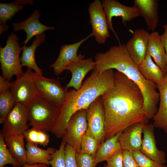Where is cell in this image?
<instances>
[{
  "instance_id": "6da1fadb",
  "label": "cell",
  "mask_w": 167,
  "mask_h": 167,
  "mask_svg": "<svg viewBox=\"0 0 167 167\" xmlns=\"http://www.w3.org/2000/svg\"><path fill=\"white\" fill-rule=\"evenodd\" d=\"M100 97L105 112V141L133 124L148 123L140 89L122 73L114 72L113 86Z\"/></svg>"
},
{
  "instance_id": "7a4b0ae2",
  "label": "cell",
  "mask_w": 167,
  "mask_h": 167,
  "mask_svg": "<svg viewBox=\"0 0 167 167\" xmlns=\"http://www.w3.org/2000/svg\"><path fill=\"white\" fill-rule=\"evenodd\" d=\"M94 60L96 71L102 72L115 69L138 86L143 97L147 118L149 120L152 119L157 112V105L160 100L157 85L147 79L141 74L138 66L128 52L125 44L112 46L105 52L96 53Z\"/></svg>"
},
{
  "instance_id": "3957f363",
  "label": "cell",
  "mask_w": 167,
  "mask_h": 167,
  "mask_svg": "<svg viewBox=\"0 0 167 167\" xmlns=\"http://www.w3.org/2000/svg\"><path fill=\"white\" fill-rule=\"evenodd\" d=\"M114 80L113 69L102 72L94 69L79 89L68 91L52 133L58 138H62L71 116L79 110L87 109L96 99L113 86Z\"/></svg>"
},
{
  "instance_id": "277c9868",
  "label": "cell",
  "mask_w": 167,
  "mask_h": 167,
  "mask_svg": "<svg viewBox=\"0 0 167 167\" xmlns=\"http://www.w3.org/2000/svg\"><path fill=\"white\" fill-rule=\"evenodd\" d=\"M25 106L29 124L32 127L45 132L52 131L61 109L52 105L39 96Z\"/></svg>"
},
{
  "instance_id": "5b68a950",
  "label": "cell",
  "mask_w": 167,
  "mask_h": 167,
  "mask_svg": "<svg viewBox=\"0 0 167 167\" xmlns=\"http://www.w3.org/2000/svg\"><path fill=\"white\" fill-rule=\"evenodd\" d=\"M19 39L12 32L8 37L5 46L0 47V62L2 76L10 81L13 76L16 77L23 74L19 55L22 47L18 42Z\"/></svg>"
},
{
  "instance_id": "8992f818",
  "label": "cell",
  "mask_w": 167,
  "mask_h": 167,
  "mask_svg": "<svg viewBox=\"0 0 167 167\" xmlns=\"http://www.w3.org/2000/svg\"><path fill=\"white\" fill-rule=\"evenodd\" d=\"M32 77L39 97L52 105L61 109L66 99L68 91L60 81L48 78L35 72Z\"/></svg>"
},
{
  "instance_id": "52a82bcc",
  "label": "cell",
  "mask_w": 167,
  "mask_h": 167,
  "mask_svg": "<svg viewBox=\"0 0 167 167\" xmlns=\"http://www.w3.org/2000/svg\"><path fill=\"white\" fill-rule=\"evenodd\" d=\"M88 127L86 134L98 142L99 146L105 139V115L104 105L100 97L87 109Z\"/></svg>"
},
{
  "instance_id": "ba28073f",
  "label": "cell",
  "mask_w": 167,
  "mask_h": 167,
  "mask_svg": "<svg viewBox=\"0 0 167 167\" xmlns=\"http://www.w3.org/2000/svg\"><path fill=\"white\" fill-rule=\"evenodd\" d=\"M32 69L28 68L25 72L16 77L11 83L10 91L15 103L25 105L39 96L32 77Z\"/></svg>"
},
{
  "instance_id": "9c48e42d",
  "label": "cell",
  "mask_w": 167,
  "mask_h": 167,
  "mask_svg": "<svg viewBox=\"0 0 167 167\" xmlns=\"http://www.w3.org/2000/svg\"><path fill=\"white\" fill-rule=\"evenodd\" d=\"M87 113L86 109H82L71 116L62 138L75 149L77 153L80 152L81 142L88 127Z\"/></svg>"
},
{
  "instance_id": "30bf717a",
  "label": "cell",
  "mask_w": 167,
  "mask_h": 167,
  "mask_svg": "<svg viewBox=\"0 0 167 167\" xmlns=\"http://www.w3.org/2000/svg\"><path fill=\"white\" fill-rule=\"evenodd\" d=\"M28 121L26 106L16 103L5 118L0 132L4 137L23 134L28 129Z\"/></svg>"
},
{
  "instance_id": "8fae6325",
  "label": "cell",
  "mask_w": 167,
  "mask_h": 167,
  "mask_svg": "<svg viewBox=\"0 0 167 167\" xmlns=\"http://www.w3.org/2000/svg\"><path fill=\"white\" fill-rule=\"evenodd\" d=\"M88 10L92 36L98 44H103L110 35L102 1L95 0L90 4Z\"/></svg>"
},
{
  "instance_id": "7c38bea8",
  "label": "cell",
  "mask_w": 167,
  "mask_h": 167,
  "mask_svg": "<svg viewBox=\"0 0 167 167\" xmlns=\"http://www.w3.org/2000/svg\"><path fill=\"white\" fill-rule=\"evenodd\" d=\"M102 2L109 29L111 30L117 38L112 24L113 17H121L123 24L126 26L127 22L140 16L138 11L134 6H126L115 0H103Z\"/></svg>"
},
{
  "instance_id": "4fadbf2b",
  "label": "cell",
  "mask_w": 167,
  "mask_h": 167,
  "mask_svg": "<svg viewBox=\"0 0 167 167\" xmlns=\"http://www.w3.org/2000/svg\"><path fill=\"white\" fill-rule=\"evenodd\" d=\"M96 66V62L92 58L85 59L84 55L79 54L78 58L66 68V70L71 72V77L65 88L67 90L70 87H73L75 90L79 89L82 86V81L86 75L90 71L94 70Z\"/></svg>"
},
{
  "instance_id": "5bb4252c",
  "label": "cell",
  "mask_w": 167,
  "mask_h": 167,
  "mask_svg": "<svg viewBox=\"0 0 167 167\" xmlns=\"http://www.w3.org/2000/svg\"><path fill=\"white\" fill-rule=\"evenodd\" d=\"M150 34L143 28L136 29L132 37L125 44L129 54L138 66L142 62L146 56Z\"/></svg>"
},
{
  "instance_id": "9a60e30c",
  "label": "cell",
  "mask_w": 167,
  "mask_h": 167,
  "mask_svg": "<svg viewBox=\"0 0 167 167\" xmlns=\"http://www.w3.org/2000/svg\"><path fill=\"white\" fill-rule=\"evenodd\" d=\"M154 127L152 124L144 125L140 151L151 159L165 164L166 162L165 153L164 151L158 149L157 147Z\"/></svg>"
},
{
  "instance_id": "2e32d148",
  "label": "cell",
  "mask_w": 167,
  "mask_h": 167,
  "mask_svg": "<svg viewBox=\"0 0 167 167\" xmlns=\"http://www.w3.org/2000/svg\"><path fill=\"white\" fill-rule=\"evenodd\" d=\"M92 36V33L75 43L61 46L58 56L56 60L49 66L53 68L55 74L58 76L66 70V66L78 57V50L81 45L89 38Z\"/></svg>"
},
{
  "instance_id": "e0dca14e",
  "label": "cell",
  "mask_w": 167,
  "mask_h": 167,
  "mask_svg": "<svg viewBox=\"0 0 167 167\" xmlns=\"http://www.w3.org/2000/svg\"><path fill=\"white\" fill-rule=\"evenodd\" d=\"M40 15L39 11L35 10L32 15L26 20L20 23H14L13 26L15 32L24 30L27 35L25 40L23 42L24 45L33 37L41 34L46 30H53L54 27H49L42 24L39 20Z\"/></svg>"
},
{
  "instance_id": "ac0fdd59",
  "label": "cell",
  "mask_w": 167,
  "mask_h": 167,
  "mask_svg": "<svg viewBox=\"0 0 167 167\" xmlns=\"http://www.w3.org/2000/svg\"><path fill=\"white\" fill-rule=\"evenodd\" d=\"M145 124L141 123H135L122 132L119 140L122 150L132 152L140 151L142 142V135Z\"/></svg>"
},
{
  "instance_id": "d6986e66",
  "label": "cell",
  "mask_w": 167,
  "mask_h": 167,
  "mask_svg": "<svg viewBox=\"0 0 167 167\" xmlns=\"http://www.w3.org/2000/svg\"><path fill=\"white\" fill-rule=\"evenodd\" d=\"M144 19L148 30L155 32L159 22L157 0H134V6Z\"/></svg>"
},
{
  "instance_id": "ffe728a7",
  "label": "cell",
  "mask_w": 167,
  "mask_h": 167,
  "mask_svg": "<svg viewBox=\"0 0 167 167\" xmlns=\"http://www.w3.org/2000/svg\"><path fill=\"white\" fill-rule=\"evenodd\" d=\"M147 53L153 59L164 74L167 73L165 50L161 39V35L156 32L150 33Z\"/></svg>"
},
{
  "instance_id": "44dd1931",
  "label": "cell",
  "mask_w": 167,
  "mask_h": 167,
  "mask_svg": "<svg viewBox=\"0 0 167 167\" xmlns=\"http://www.w3.org/2000/svg\"><path fill=\"white\" fill-rule=\"evenodd\" d=\"M160 94L159 105L152 119L154 127L162 129L167 133V73L163 81L157 85Z\"/></svg>"
},
{
  "instance_id": "7402d4cb",
  "label": "cell",
  "mask_w": 167,
  "mask_h": 167,
  "mask_svg": "<svg viewBox=\"0 0 167 167\" xmlns=\"http://www.w3.org/2000/svg\"><path fill=\"white\" fill-rule=\"evenodd\" d=\"M44 33L36 36L32 45L29 46L22 47V53L20 58L22 67L26 66L33 70L37 74L42 75V70L37 66L35 58V53L37 47L45 41Z\"/></svg>"
},
{
  "instance_id": "603a6c76",
  "label": "cell",
  "mask_w": 167,
  "mask_h": 167,
  "mask_svg": "<svg viewBox=\"0 0 167 167\" xmlns=\"http://www.w3.org/2000/svg\"><path fill=\"white\" fill-rule=\"evenodd\" d=\"M123 131L104 141L99 147L94 157L96 164L107 161L117 152L123 151L119 142Z\"/></svg>"
},
{
  "instance_id": "cb8c5ba5",
  "label": "cell",
  "mask_w": 167,
  "mask_h": 167,
  "mask_svg": "<svg viewBox=\"0 0 167 167\" xmlns=\"http://www.w3.org/2000/svg\"><path fill=\"white\" fill-rule=\"evenodd\" d=\"M23 134L5 137L7 148L13 157L20 165L27 163V152Z\"/></svg>"
},
{
  "instance_id": "d4e9b609",
  "label": "cell",
  "mask_w": 167,
  "mask_h": 167,
  "mask_svg": "<svg viewBox=\"0 0 167 167\" xmlns=\"http://www.w3.org/2000/svg\"><path fill=\"white\" fill-rule=\"evenodd\" d=\"M138 67L141 74L147 79L156 85L161 83L165 78V75L147 53L142 62L138 65Z\"/></svg>"
},
{
  "instance_id": "484cf974",
  "label": "cell",
  "mask_w": 167,
  "mask_h": 167,
  "mask_svg": "<svg viewBox=\"0 0 167 167\" xmlns=\"http://www.w3.org/2000/svg\"><path fill=\"white\" fill-rule=\"evenodd\" d=\"M27 163L30 164H42L49 165V161L52 158L56 149L50 147L45 149L27 142L26 146Z\"/></svg>"
},
{
  "instance_id": "4316f807",
  "label": "cell",
  "mask_w": 167,
  "mask_h": 167,
  "mask_svg": "<svg viewBox=\"0 0 167 167\" xmlns=\"http://www.w3.org/2000/svg\"><path fill=\"white\" fill-rule=\"evenodd\" d=\"M32 1H16L9 3H0V34L6 32L9 28L6 22L19 11L22 9L24 5L33 4Z\"/></svg>"
},
{
  "instance_id": "83f0119b",
  "label": "cell",
  "mask_w": 167,
  "mask_h": 167,
  "mask_svg": "<svg viewBox=\"0 0 167 167\" xmlns=\"http://www.w3.org/2000/svg\"><path fill=\"white\" fill-rule=\"evenodd\" d=\"M23 134L27 142L36 146L40 144L45 147L49 141V135L45 132L36 128L27 129Z\"/></svg>"
},
{
  "instance_id": "f1b7e54d",
  "label": "cell",
  "mask_w": 167,
  "mask_h": 167,
  "mask_svg": "<svg viewBox=\"0 0 167 167\" xmlns=\"http://www.w3.org/2000/svg\"><path fill=\"white\" fill-rule=\"evenodd\" d=\"M15 104L10 89L0 92V123H3L6 117Z\"/></svg>"
},
{
  "instance_id": "f546056e",
  "label": "cell",
  "mask_w": 167,
  "mask_h": 167,
  "mask_svg": "<svg viewBox=\"0 0 167 167\" xmlns=\"http://www.w3.org/2000/svg\"><path fill=\"white\" fill-rule=\"evenodd\" d=\"M7 164L11 165L14 167H19L20 165L9 151L5 142V137L0 132V167H4Z\"/></svg>"
},
{
  "instance_id": "4dcf8cb0",
  "label": "cell",
  "mask_w": 167,
  "mask_h": 167,
  "mask_svg": "<svg viewBox=\"0 0 167 167\" xmlns=\"http://www.w3.org/2000/svg\"><path fill=\"white\" fill-rule=\"evenodd\" d=\"M99 146V143L95 139L85 134L81 142L80 152L94 157Z\"/></svg>"
},
{
  "instance_id": "1f68e13d",
  "label": "cell",
  "mask_w": 167,
  "mask_h": 167,
  "mask_svg": "<svg viewBox=\"0 0 167 167\" xmlns=\"http://www.w3.org/2000/svg\"><path fill=\"white\" fill-rule=\"evenodd\" d=\"M66 143L63 139L59 149L56 150L51 159L49 161V164L51 167H66L65 149Z\"/></svg>"
},
{
  "instance_id": "d6a6232c",
  "label": "cell",
  "mask_w": 167,
  "mask_h": 167,
  "mask_svg": "<svg viewBox=\"0 0 167 167\" xmlns=\"http://www.w3.org/2000/svg\"><path fill=\"white\" fill-rule=\"evenodd\" d=\"M132 153L139 167H167L164 164L151 159L140 151H134Z\"/></svg>"
},
{
  "instance_id": "836d02e7",
  "label": "cell",
  "mask_w": 167,
  "mask_h": 167,
  "mask_svg": "<svg viewBox=\"0 0 167 167\" xmlns=\"http://www.w3.org/2000/svg\"><path fill=\"white\" fill-rule=\"evenodd\" d=\"M76 161L77 167H96L97 165L93 157L80 152L76 153Z\"/></svg>"
},
{
  "instance_id": "e575fe53",
  "label": "cell",
  "mask_w": 167,
  "mask_h": 167,
  "mask_svg": "<svg viewBox=\"0 0 167 167\" xmlns=\"http://www.w3.org/2000/svg\"><path fill=\"white\" fill-rule=\"evenodd\" d=\"M76 153L75 149L70 145L66 143L65 149L66 167H77Z\"/></svg>"
},
{
  "instance_id": "d590c367",
  "label": "cell",
  "mask_w": 167,
  "mask_h": 167,
  "mask_svg": "<svg viewBox=\"0 0 167 167\" xmlns=\"http://www.w3.org/2000/svg\"><path fill=\"white\" fill-rule=\"evenodd\" d=\"M106 161L107 167H123L122 151L116 153Z\"/></svg>"
},
{
  "instance_id": "8d00e7d4",
  "label": "cell",
  "mask_w": 167,
  "mask_h": 167,
  "mask_svg": "<svg viewBox=\"0 0 167 167\" xmlns=\"http://www.w3.org/2000/svg\"><path fill=\"white\" fill-rule=\"evenodd\" d=\"M123 167H139L136 161L132 152L127 150L122 151Z\"/></svg>"
},
{
  "instance_id": "74e56055",
  "label": "cell",
  "mask_w": 167,
  "mask_h": 167,
  "mask_svg": "<svg viewBox=\"0 0 167 167\" xmlns=\"http://www.w3.org/2000/svg\"><path fill=\"white\" fill-rule=\"evenodd\" d=\"M11 83L2 75L0 76V92L10 89Z\"/></svg>"
},
{
  "instance_id": "f35d334b",
  "label": "cell",
  "mask_w": 167,
  "mask_h": 167,
  "mask_svg": "<svg viewBox=\"0 0 167 167\" xmlns=\"http://www.w3.org/2000/svg\"><path fill=\"white\" fill-rule=\"evenodd\" d=\"M163 28L164 30V33L161 35V39L164 48L166 58V67L167 73V23L165 24Z\"/></svg>"
},
{
  "instance_id": "ab89813d",
  "label": "cell",
  "mask_w": 167,
  "mask_h": 167,
  "mask_svg": "<svg viewBox=\"0 0 167 167\" xmlns=\"http://www.w3.org/2000/svg\"><path fill=\"white\" fill-rule=\"evenodd\" d=\"M20 167H48V165L42 164H30L27 163Z\"/></svg>"
}]
</instances>
